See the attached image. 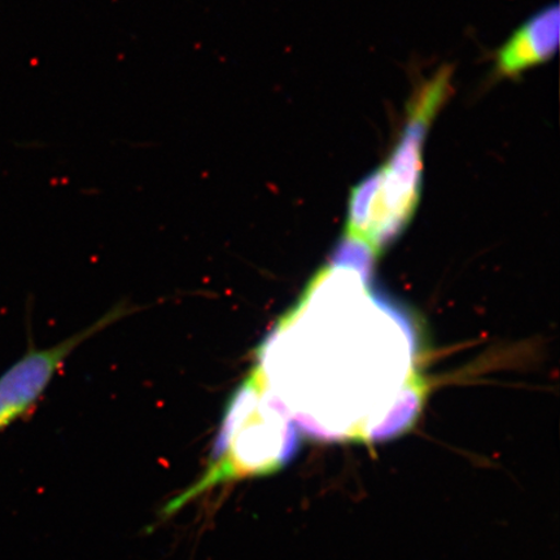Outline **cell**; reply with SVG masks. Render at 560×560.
Wrapping results in <instances>:
<instances>
[{
  "label": "cell",
  "mask_w": 560,
  "mask_h": 560,
  "mask_svg": "<svg viewBox=\"0 0 560 560\" xmlns=\"http://www.w3.org/2000/svg\"><path fill=\"white\" fill-rule=\"evenodd\" d=\"M370 279L369 269L332 261L261 348L282 353L260 355L282 359L283 395H270L311 438L387 440L422 409L427 385L415 366V330L371 291Z\"/></svg>",
  "instance_id": "6da1fadb"
},
{
  "label": "cell",
  "mask_w": 560,
  "mask_h": 560,
  "mask_svg": "<svg viewBox=\"0 0 560 560\" xmlns=\"http://www.w3.org/2000/svg\"><path fill=\"white\" fill-rule=\"evenodd\" d=\"M408 125L385 164L350 192L345 237L374 257L402 234L422 191L425 130L436 112L412 103Z\"/></svg>",
  "instance_id": "3957f363"
},
{
  "label": "cell",
  "mask_w": 560,
  "mask_h": 560,
  "mask_svg": "<svg viewBox=\"0 0 560 560\" xmlns=\"http://www.w3.org/2000/svg\"><path fill=\"white\" fill-rule=\"evenodd\" d=\"M559 5L555 3L525 21L497 52L495 73L515 77L548 61L559 45Z\"/></svg>",
  "instance_id": "5b68a950"
},
{
  "label": "cell",
  "mask_w": 560,
  "mask_h": 560,
  "mask_svg": "<svg viewBox=\"0 0 560 560\" xmlns=\"http://www.w3.org/2000/svg\"><path fill=\"white\" fill-rule=\"evenodd\" d=\"M298 451L296 427L254 369L228 406L206 474L167 503L165 513H177L217 486L276 472Z\"/></svg>",
  "instance_id": "7a4b0ae2"
},
{
  "label": "cell",
  "mask_w": 560,
  "mask_h": 560,
  "mask_svg": "<svg viewBox=\"0 0 560 560\" xmlns=\"http://www.w3.org/2000/svg\"><path fill=\"white\" fill-rule=\"evenodd\" d=\"M126 311L108 313L93 326L50 348H31L19 361L0 375V432L18 420L30 416L45 395L48 385L73 350L112 322L121 318Z\"/></svg>",
  "instance_id": "277c9868"
}]
</instances>
